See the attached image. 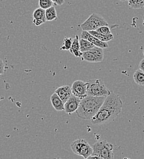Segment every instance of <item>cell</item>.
<instances>
[{
    "mask_svg": "<svg viewBox=\"0 0 144 159\" xmlns=\"http://www.w3.org/2000/svg\"><path fill=\"white\" fill-rule=\"evenodd\" d=\"M133 79L135 83L140 86H144V72L139 69L136 70L133 75Z\"/></svg>",
    "mask_w": 144,
    "mask_h": 159,
    "instance_id": "cell-16",
    "label": "cell"
},
{
    "mask_svg": "<svg viewBox=\"0 0 144 159\" xmlns=\"http://www.w3.org/2000/svg\"><path fill=\"white\" fill-rule=\"evenodd\" d=\"M72 40L71 38H65L64 39L63 43L60 49L61 50H69L72 43Z\"/></svg>",
    "mask_w": 144,
    "mask_h": 159,
    "instance_id": "cell-22",
    "label": "cell"
},
{
    "mask_svg": "<svg viewBox=\"0 0 144 159\" xmlns=\"http://www.w3.org/2000/svg\"><path fill=\"white\" fill-rule=\"evenodd\" d=\"M33 23L37 26L41 25L42 24H44L47 21L45 18V11L40 7L35 10L33 14Z\"/></svg>",
    "mask_w": 144,
    "mask_h": 159,
    "instance_id": "cell-10",
    "label": "cell"
},
{
    "mask_svg": "<svg viewBox=\"0 0 144 159\" xmlns=\"http://www.w3.org/2000/svg\"><path fill=\"white\" fill-rule=\"evenodd\" d=\"M71 147L75 154L82 156L83 159H86L93 154V148L83 139H76L72 143Z\"/></svg>",
    "mask_w": 144,
    "mask_h": 159,
    "instance_id": "cell-6",
    "label": "cell"
},
{
    "mask_svg": "<svg viewBox=\"0 0 144 159\" xmlns=\"http://www.w3.org/2000/svg\"><path fill=\"white\" fill-rule=\"evenodd\" d=\"M45 18L46 20L49 21L57 20L58 17L57 11L54 6H52L45 10Z\"/></svg>",
    "mask_w": 144,
    "mask_h": 159,
    "instance_id": "cell-18",
    "label": "cell"
},
{
    "mask_svg": "<svg viewBox=\"0 0 144 159\" xmlns=\"http://www.w3.org/2000/svg\"><path fill=\"white\" fill-rule=\"evenodd\" d=\"M81 58L82 60L90 62H98V59L92 50L83 52Z\"/></svg>",
    "mask_w": 144,
    "mask_h": 159,
    "instance_id": "cell-14",
    "label": "cell"
},
{
    "mask_svg": "<svg viewBox=\"0 0 144 159\" xmlns=\"http://www.w3.org/2000/svg\"><path fill=\"white\" fill-rule=\"evenodd\" d=\"M55 93L62 99L64 103H66L67 100L72 96L71 88L67 85L59 87L56 89Z\"/></svg>",
    "mask_w": 144,
    "mask_h": 159,
    "instance_id": "cell-11",
    "label": "cell"
},
{
    "mask_svg": "<svg viewBox=\"0 0 144 159\" xmlns=\"http://www.w3.org/2000/svg\"><path fill=\"white\" fill-rule=\"evenodd\" d=\"M103 159L102 158H101L99 156H91L90 157H88V158L86 159Z\"/></svg>",
    "mask_w": 144,
    "mask_h": 159,
    "instance_id": "cell-26",
    "label": "cell"
},
{
    "mask_svg": "<svg viewBox=\"0 0 144 159\" xmlns=\"http://www.w3.org/2000/svg\"><path fill=\"white\" fill-rule=\"evenodd\" d=\"M91 50L94 52V53L95 54V55H96V58L98 59V62L103 61V59H104V57L103 48L95 46Z\"/></svg>",
    "mask_w": 144,
    "mask_h": 159,
    "instance_id": "cell-20",
    "label": "cell"
},
{
    "mask_svg": "<svg viewBox=\"0 0 144 159\" xmlns=\"http://www.w3.org/2000/svg\"><path fill=\"white\" fill-rule=\"evenodd\" d=\"M139 67H140V69L142 70L144 72V59L141 60V61L140 62Z\"/></svg>",
    "mask_w": 144,
    "mask_h": 159,
    "instance_id": "cell-25",
    "label": "cell"
},
{
    "mask_svg": "<svg viewBox=\"0 0 144 159\" xmlns=\"http://www.w3.org/2000/svg\"><path fill=\"white\" fill-rule=\"evenodd\" d=\"M81 39L87 40L91 43H93L95 46L101 48H107L109 47V45L107 42H102L99 39H98L94 37L91 34H90L88 31H82L81 34Z\"/></svg>",
    "mask_w": 144,
    "mask_h": 159,
    "instance_id": "cell-9",
    "label": "cell"
},
{
    "mask_svg": "<svg viewBox=\"0 0 144 159\" xmlns=\"http://www.w3.org/2000/svg\"><path fill=\"white\" fill-rule=\"evenodd\" d=\"M80 102H81L80 99L72 95L69 99L67 100L66 103H64V111L69 115L73 113L74 112L76 111V110L78 109Z\"/></svg>",
    "mask_w": 144,
    "mask_h": 159,
    "instance_id": "cell-8",
    "label": "cell"
},
{
    "mask_svg": "<svg viewBox=\"0 0 144 159\" xmlns=\"http://www.w3.org/2000/svg\"><path fill=\"white\" fill-rule=\"evenodd\" d=\"M96 31L98 33H99L100 34L105 35V36L112 34L111 31H110V29L109 27V26H101V27L98 28Z\"/></svg>",
    "mask_w": 144,
    "mask_h": 159,
    "instance_id": "cell-23",
    "label": "cell"
},
{
    "mask_svg": "<svg viewBox=\"0 0 144 159\" xmlns=\"http://www.w3.org/2000/svg\"><path fill=\"white\" fill-rule=\"evenodd\" d=\"M50 101L53 107L55 109V110L58 111H62L64 110V103L55 93L51 96Z\"/></svg>",
    "mask_w": 144,
    "mask_h": 159,
    "instance_id": "cell-13",
    "label": "cell"
},
{
    "mask_svg": "<svg viewBox=\"0 0 144 159\" xmlns=\"http://www.w3.org/2000/svg\"><path fill=\"white\" fill-rule=\"evenodd\" d=\"M69 51L77 58L81 57L82 56V52H81L80 50L79 37L78 35H76L74 39L72 40V43Z\"/></svg>",
    "mask_w": 144,
    "mask_h": 159,
    "instance_id": "cell-12",
    "label": "cell"
},
{
    "mask_svg": "<svg viewBox=\"0 0 144 159\" xmlns=\"http://www.w3.org/2000/svg\"><path fill=\"white\" fill-rule=\"evenodd\" d=\"M128 5L132 9H139L144 7V0H128Z\"/></svg>",
    "mask_w": 144,
    "mask_h": 159,
    "instance_id": "cell-19",
    "label": "cell"
},
{
    "mask_svg": "<svg viewBox=\"0 0 144 159\" xmlns=\"http://www.w3.org/2000/svg\"><path fill=\"white\" fill-rule=\"evenodd\" d=\"M122 108L123 102L120 96L115 93H111L105 98L100 110L91 119V122L96 125L110 122L119 115Z\"/></svg>",
    "mask_w": 144,
    "mask_h": 159,
    "instance_id": "cell-1",
    "label": "cell"
},
{
    "mask_svg": "<svg viewBox=\"0 0 144 159\" xmlns=\"http://www.w3.org/2000/svg\"><path fill=\"white\" fill-rule=\"evenodd\" d=\"M72 94L73 96L81 100L87 96L86 94V83L82 80L75 81L71 86Z\"/></svg>",
    "mask_w": 144,
    "mask_h": 159,
    "instance_id": "cell-7",
    "label": "cell"
},
{
    "mask_svg": "<svg viewBox=\"0 0 144 159\" xmlns=\"http://www.w3.org/2000/svg\"><path fill=\"white\" fill-rule=\"evenodd\" d=\"M79 45H80V50L81 52H85L91 50L95 46L90 42L88 40L83 39H79Z\"/></svg>",
    "mask_w": 144,
    "mask_h": 159,
    "instance_id": "cell-17",
    "label": "cell"
},
{
    "mask_svg": "<svg viewBox=\"0 0 144 159\" xmlns=\"http://www.w3.org/2000/svg\"><path fill=\"white\" fill-rule=\"evenodd\" d=\"M110 93L101 79L90 80L86 82V94L88 96L107 98Z\"/></svg>",
    "mask_w": 144,
    "mask_h": 159,
    "instance_id": "cell-3",
    "label": "cell"
},
{
    "mask_svg": "<svg viewBox=\"0 0 144 159\" xmlns=\"http://www.w3.org/2000/svg\"><path fill=\"white\" fill-rule=\"evenodd\" d=\"M54 3L51 0H39V6L44 10H46L52 6H54Z\"/></svg>",
    "mask_w": 144,
    "mask_h": 159,
    "instance_id": "cell-21",
    "label": "cell"
},
{
    "mask_svg": "<svg viewBox=\"0 0 144 159\" xmlns=\"http://www.w3.org/2000/svg\"><path fill=\"white\" fill-rule=\"evenodd\" d=\"M105 97L87 96L81 102L76 113L78 117L85 120H91L98 112L105 99Z\"/></svg>",
    "mask_w": 144,
    "mask_h": 159,
    "instance_id": "cell-2",
    "label": "cell"
},
{
    "mask_svg": "<svg viewBox=\"0 0 144 159\" xmlns=\"http://www.w3.org/2000/svg\"><path fill=\"white\" fill-rule=\"evenodd\" d=\"M103 26H109L105 19L99 14H92L81 25L83 31H96L98 28Z\"/></svg>",
    "mask_w": 144,
    "mask_h": 159,
    "instance_id": "cell-5",
    "label": "cell"
},
{
    "mask_svg": "<svg viewBox=\"0 0 144 159\" xmlns=\"http://www.w3.org/2000/svg\"><path fill=\"white\" fill-rule=\"evenodd\" d=\"M51 1L56 6H62L64 3V0H51Z\"/></svg>",
    "mask_w": 144,
    "mask_h": 159,
    "instance_id": "cell-24",
    "label": "cell"
},
{
    "mask_svg": "<svg viewBox=\"0 0 144 159\" xmlns=\"http://www.w3.org/2000/svg\"><path fill=\"white\" fill-rule=\"evenodd\" d=\"M92 156H99L103 159H114V146L106 141H99L93 145Z\"/></svg>",
    "mask_w": 144,
    "mask_h": 159,
    "instance_id": "cell-4",
    "label": "cell"
},
{
    "mask_svg": "<svg viewBox=\"0 0 144 159\" xmlns=\"http://www.w3.org/2000/svg\"><path fill=\"white\" fill-rule=\"evenodd\" d=\"M143 55H144V51H143Z\"/></svg>",
    "mask_w": 144,
    "mask_h": 159,
    "instance_id": "cell-29",
    "label": "cell"
},
{
    "mask_svg": "<svg viewBox=\"0 0 144 159\" xmlns=\"http://www.w3.org/2000/svg\"><path fill=\"white\" fill-rule=\"evenodd\" d=\"M143 21H144V22H143V24L144 25V17H143Z\"/></svg>",
    "mask_w": 144,
    "mask_h": 159,
    "instance_id": "cell-28",
    "label": "cell"
},
{
    "mask_svg": "<svg viewBox=\"0 0 144 159\" xmlns=\"http://www.w3.org/2000/svg\"><path fill=\"white\" fill-rule=\"evenodd\" d=\"M119 1H121V2H124V1H126L128 0H118Z\"/></svg>",
    "mask_w": 144,
    "mask_h": 159,
    "instance_id": "cell-27",
    "label": "cell"
},
{
    "mask_svg": "<svg viewBox=\"0 0 144 159\" xmlns=\"http://www.w3.org/2000/svg\"><path fill=\"white\" fill-rule=\"evenodd\" d=\"M90 34L93 36L94 37L104 42H107L109 41H110L114 39V36L112 34H109V35H103L98 33L96 31H88Z\"/></svg>",
    "mask_w": 144,
    "mask_h": 159,
    "instance_id": "cell-15",
    "label": "cell"
}]
</instances>
